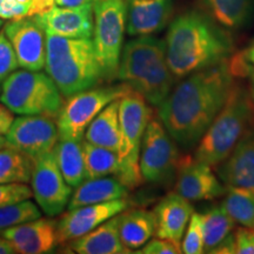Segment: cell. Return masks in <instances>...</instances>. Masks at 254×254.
Here are the masks:
<instances>
[{"label":"cell","mask_w":254,"mask_h":254,"mask_svg":"<svg viewBox=\"0 0 254 254\" xmlns=\"http://www.w3.org/2000/svg\"><path fill=\"white\" fill-rule=\"evenodd\" d=\"M230 59L183 78L159 106V119L183 150L194 148L234 85Z\"/></svg>","instance_id":"cell-1"},{"label":"cell","mask_w":254,"mask_h":254,"mask_svg":"<svg viewBox=\"0 0 254 254\" xmlns=\"http://www.w3.org/2000/svg\"><path fill=\"white\" fill-rule=\"evenodd\" d=\"M165 44L168 66L176 79L220 64L234 53L228 30L199 8L190 9L173 19Z\"/></svg>","instance_id":"cell-2"},{"label":"cell","mask_w":254,"mask_h":254,"mask_svg":"<svg viewBox=\"0 0 254 254\" xmlns=\"http://www.w3.org/2000/svg\"><path fill=\"white\" fill-rule=\"evenodd\" d=\"M117 79L141 94L148 104L160 106L176 80L167 63L165 40L140 36L128 41L122 51Z\"/></svg>","instance_id":"cell-3"},{"label":"cell","mask_w":254,"mask_h":254,"mask_svg":"<svg viewBox=\"0 0 254 254\" xmlns=\"http://www.w3.org/2000/svg\"><path fill=\"white\" fill-rule=\"evenodd\" d=\"M46 73L65 97L90 90L103 80L91 38L46 37Z\"/></svg>","instance_id":"cell-4"},{"label":"cell","mask_w":254,"mask_h":254,"mask_svg":"<svg viewBox=\"0 0 254 254\" xmlns=\"http://www.w3.org/2000/svg\"><path fill=\"white\" fill-rule=\"evenodd\" d=\"M253 119L254 101L250 92L234 82L226 103L196 145L194 158L212 167L219 166L249 131Z\"/></svg>","instance_id":"cell-5"},{"label":"cell","mask_w":254,"mask_h":254,"mask_svg":"<svg viewBox=\"0 0 254 254\" xmlns=\"http://www.w3.org/2000/svg\"><path fill=\"white\" fill-rule=\"evenodd\" d=\"M151 118V107L138 92L131 88L119 99V170L116 177L128 190L135 189L144 180L139 159L142 138Z\"/></svg>","instance_id":"cell-6"},{"label":"cell","mask_w":254,"mask_h":254,"mask_svg":"<svg viewBox=\"0 0 254 254\" xmlns=\"http://www.w3.org/2000/svg\"><path fill=\"white\" fill-rule=\"evenodd\" d=\"M0 103L20 116H58L62 92L47 73L17 71L2 81Z\"/></svg>","instance_id":"cell-7"},{"label":"cell","mask_w":254,"mask_h":254,"mask_svg":"<svg viewBox=\"0 0 254 254\" xmlns=\"http://www.w3.org/2000/svg\"><path fill=\"white\" fill-rule=\"evenodd\" d=\"M93 45L103 79H117L126 28V0H97L93 4Z\"/></svg>","instance_id":"cell-8"},{"label":"cell","mask_w":254,"mask_h":254,"mask_svg":"<svg viewBox=\"0 0 254 254\" xmlns=\"http://www.w3.org/2000/svg\"><path fill=\"white\" fill-rule=\"evenodd\" d=\"M131 87L123 82L106 87H92L68 97L58 113L59 139L82 140L92 120L112 101L122 98Z\"/></svg>","instance_id":"cell-9"},{"label":"cell","mask_w":254,"mask_h":254,"mask_svg":"<svg viewBox=\"0 0 254 254\" xmlns=\"http://www.w3.org/2000/svg\"><path fill=\"white\" fill-rule=\"evenodd\" d=\"M177 142L159 118H151L141 142L140 172L145 182L170 186L176 182L179 165Z\"/></svg>","instance_id":"cell-10"},{"label":"cell","mask_w":254,"mask_h":254,"mask_svg":"<svg viewBox=\"0 0 254 254\" xmlns=\"http://www.w3.org/2000/svg\"><path fill=\"white\" fill-rule=\"evenodd\" d=\"M32 193L41 211L49 217L63 213L72 195V187L60 172L55 151L40 155L34 160L31 177Z\"/></svg>","instance_id":"cell-11"},{"label":"cell","mask_w":254,"mask_h":254,"mask_svg":"<svg viewBox=\"0 0 254 254\" xmlns=\"http://www.w3.org/2000/svg\"><path fill=\"white\" fill-rule=\"evenodd\" d=\"M5 138L6 146L36 160L40 155L55 151L59 133L53 117L21 116L13 120Z\"/></svg>","instance_id":"cell-12"},{"label":"cell","mask_w":254,"mask_h":254,"mask_svg":"<svg viewBox=\"0 0 254 254\" xmlns=\"http://www.w3.org/2000/svg\"><path fill=\"white\" fill-rule=\"evenodd\" d=\"M174 184V192L190 202L214 200L226 193L212 166L194 157L180 158Z\"/></svg>","instance_id":"cell-13"},{"label":"cell","mask_w":254,"mask_h":254,"mask_svg":"<svg viewBox=\"0 0 254 254\" xmlns=\"http://www.w3.org/2000/svg\"><path fill=\"white\" fill-rule=\"evenodd\" d=\"M12 44L19 66L30 71H41L46 62L45 32L33 17L11 20L4 27Z\"/></svg>","instance_id":"cell-14"},{"label":"cell","mask_w":254,"mask_h":254,"mask_svg":"<svg viewBox=\"0 0 254 254\" xmlns=\"http://www.w3.org/2000/svg\"><path fill=\"white\" fill-rule=\"evenodd\" d=\"M44 32L64 38H91L93 36V4L79 6H53L41 14L33 15Z\"/></svg>","instance_id":"cell-15"},{"label":"cell","mask_w":254,"mask_h":254,"mask_svg":"<svg viewBox=\"0 0 254 254\" xmlns=\"http://www.w3.org/2000/svg\"><path fill=\"white\" fill-rule=\"evenodd\" d=\"M129 202L125 198L100 204L80 206L68 209L57 225L58 241L75 240L93 231L109 219L116 217L128 208Z\"/></svg>","instance_id":"cell-16"},{"label":"cell","mask_w":254,"mask_h":254,"mask_svg":"<svg viewBox=\"0 0 254 254\" xmlns=\"http://www.w3.org/2000/svg\"><path fill=\"white\" fill-rule=\"evenodd\" d=\"M1 234L19 254L47 253L59 243L56 222L41 217L9 227Z\"/></svg>","instance_id":"cell-17"},{"label":"cell","mask_w":254,"mask_h":254,"mask_svg":"<svg viewBox=\"0 0 254 254\" xmlns=\"http://www.w3.org/2000/svg\"><path fill=\"white\" fill-rule=\"evenodd\" d=\"M173 0H126V31L129 36H152L164 30L173 14Z\"/></svg>","instance_id":"cell-18"},{"label":"cell","mask_w":254,"mask_h":254,"mask_svg":"<svg viewBox=\"0 0 254 254\" xmlns=\"http://www.w3.org/2000/svg\"><path fill=\"white\" fill-rule=\"evenodd\" d=\"M219 178L225 186L245 189L254 193V129H249L230 155L219 165Z\"/></svg>","instance_id":"cell-19"},{"label":"cell","mask_w":254,"mask_h":254,"mask_svg":"<svg viewBox=\"0 0 254 254\" xmlns=\"http://www.w3.org/2000/svg\"><path fill=\"white\" fill-rule=\"evenodd\" d=\"M193 213L194 209L189 200L176 192L167 194L154 208L155 237L182 244Z\"/></svg>","instance_id":"cell-20"},{"label":"cell","mask_w":254,"mask_h":254,"mask_svg":"<svg viewBox=\"0 0 254 254\" xmlns=\"http://www.w3.org/2000/svg\"><path fill=\"white\" fill-rule=\"evenodd\" d=\"M72 249L79 254H127L132 252L120 239L119 214L75 239Z\"/></svg>","instance_id":"cell-21"},{"label":"cell","mask_w":254,"mask_h":254,"mask_svg":"<svg viewBox=\"0 0 254 254\" xmlns=\"http://www.w3.org/2000/svg\"><path fill=\"white\" fill-rule=\"evenodd\" d=\"M198 8L228 31L245 27L253 17L254 0H196Z\"/></svg>","instance_id":"cell-22"},{"label":"cell","mask_w":254,"mask_h":254,"mask_svg":"<svg viewBox=\"0 0 254 254\" xmlns=\"http://www.w3.org/2000/svg\"><path fill=\"white\" fill-rule=\"evenodd\" d=\"M127 193L128 189L117 177L86 179L72 193L67 206L68 209H73L80 206L113 201L126 198Z\"/></svg>","instance_id":"cell-23"},{"label":"cell","mask_w":254,"mask_h":254,"mask_svg":"<svg viewBox=\"0 0 254 254\" xmlns=\"http://www.w3.org/2000/svg\"><path fill=\"white\" fill-rule=\"evenodd\" d=\"M154 212L146 209H131L119 214V234L128 250L141 249L155 234Z\"/></svg>","instance_id":"cell-24"},{"label":"cell","mask_w":254,"mask_h":254,"mask_svg":"<svg viewBox=\"0 0 254 254\" xmlns=\"http://www.w3.org/2000/svg\"><path fill=\"white\" fill-rule=\"evenodd\" d=\"M120 99V98H119ZM119 99L107 105L88 125L85 140L118 153L120 145Z\"/></svg>","instance_id":"cell-25"},{"label":"cell","mask_w":254,"mask_h":254,"mask_svg":"<svg viewBox=\"0 0 254 254\" xmlns=\"http://www.w3.org/2000/svg\"><path fill=\"white\" fill-rule=\"evenodd\" d=\"M81 142L82 140L59 139L55 147V155L60 172L71 187H77L86 180Z\"/></svg>","instance_id":"cell-26"},{"label":"cell","mask_w":254,"mask_h":254,"mask_svg":"<svg viewBox=\"0 0 254 254\" xmlns=\"http://www.w3.org/2000/svg\"><path fill=\"white\" fill-rule=\"evenodd\" d=\"M34 160L13 147L0 150V185L30 182Z\"/></svg>","instance_id":"cell-27"},{"label":"cell","mask_w":254,"mask_h":254,"mask_svg":"<svg viewBox=\"0 0 254 254\" xmlns=\"http://www.w3.org/2000/svg\"><path fill=\"white\" fill-rule=\"evenodd\" d=\"M81 144L86 179H98L110 174L116 176L118 173L119 159L117 152L93 145L86 140Z\"/></svg>","instance_id":"cell-28"},{"label":"cell","mask_w":254,"mask_h":254,"mask_svg":"<svg viewBox=\"0 0 254 254\" xmlns=\"http://www.w3.org/2000/svg\"><path fill=\"white\" fill-rule=\"evenodd\" d=\"M201 214L204 230V251L209 253L219 243L231 234L234 222L222 206H212Z\"/></svg>","instance_id":"cell-29"},{"label":"cell","mask_w":254,"mask_h":254,"mask_svg":"<svg viewBox=\"0 0 254 254\" xmlns=\"http://www.w3.org/2000/svg\"><path fill=\"white\" fill-rule=\"evenodd\" d=\"M226 198L221 206L234 222L254 228V193L240 187L226 186Z\"/></svg>","instance_id":"cell-30"},{"label":"cell","mask_w":254,"mask_h":254,"mask_svg":"<svg viewBox=\"0 0 254 254\" xmlns=\"http://www.w3.org/2000/svg\"><path fill=\"white\" fill-rule=\"evenodd\" d=\"M40 217V209L30 199L0 206V232Z\"/></svg>","instance_id":"cell-31"},{"label":"cell","mask_w":254,"mask_h":254,"mask_svg":"<svg viewBox=\"0 0 254 254\" xmlns=\"http://www.w3.org/2000/svg\"><path fill=\"white\" fill-rule=\"evenodd\" d=\"M182 251L186 254H201L204 251V230L201 214L193 213L182 240Z\"/></svg>","instance_id":"cell-32"},{"label":"cell","mask_w":254,"mask_h":254,"mask_svg":"<svg viewBox=\"0 0 254 254\" xmlns=\"http://www.w3.org/2000/svg\"><path fill=\"white\" fill-rule=\"evenodd\" d=\"M18 67L19 63L12 44L9 43L5 32H0V82L15 72Z\"/></svg>","instance_id":"cell-33"},{"label":"cell","mask_w":254,"mask_h":254,"mask_svg":"<svg viewBox=\"0 0 254 254\" xmlns=\"http://www.w3.org/2000/svg\"><path fill=\"white\" fill-rule=\"evenodd\" d=\"M32 0H0V19L18 20L30 15Z\"/></svg>","instance_id":"cell-34"},{"label":"cell","mask_w":254,"mask_h":254,"mask_svg":"<svg viewBox=\"0 0 254 254\" xmlns=\"http://www.w3.org/2000/svg\"><path fill=\"white\" fill-rule=\"evenodd\" d=\"M32 190L24 184H5L0 185V206L13 204L21 200L31 199Z\"/></svg>","instance_id":"cell-35"},{"label":"cell","mask_w":254,"mask_h":254,"mask_svg":"<svg viewBox=\"0 0 254 254\" xmlns=\"http://www.w3.org/2000/svg\"><path fill=\"white\" fill-rule=\"evenodd\" d=\"M135 253L141 254H179L183 253L182 244L176 241L163 239V238H155V239L146 243L141 247L140 251Z\"/></svg>","instance_id":"cell-36"},{"label":"cell","mask_w":254,"mask_h":254,"mask_svg":"<svg viewBox=\"0 0 254 254\" xmlns=\"http://www.w3.org/2000/svg\"><path fill=\"white\" fill-rule=\"evenodd\" d=\"M237 254H254V228L241 227L234 234Z\"/></svg>","instance_id":"cell-37"},{"label":"cell","mask_w":254,"mask_h":254,"mask_svg":"<svg viewBox=\"0 0 254 254\" xmlns=\"http://www.w3.org/2000/svg\"><path fill=\"white\" fill-rule=\"evenodd\" d=\"M231 68L233 71L234 75H247L249 77V85H250V95L254 101V66L247 65L243 60L239 58V56H232L230 58Z\"/></svg>","instance_id":"cell-38"},{"label":"cell","mask_w":254,"mask_h":254,"mask_svg":"<svg viewBox=\"0 0 254 254\" xmlns=\"http://www.w3.org/2000/svg\"><path fill=\"white\" fill-rule=\"evenodd\" d=\"M209 253L214 254H234L237 253V246H236V238L234 234H228L221 243H219L217 246Z\"/></svg>","instance_id":"cell-39"},{"label":"cell","mask_w":254,"mask_h":254,"mask_svg":"<svg viewBox=\"0 0 254 254\" xmlns=\"http://www.w3.org/2000/svg\"><path fill=\"white\" fill-rule=\"evenodd\" d=\"M13 112L4 104H0V134H6L13 123Z\"/></svg>","instance_id":"cell-40"},{"label":"cell","mask_w":254,"mask_h":254,"mask_svg":"<svg viewBox=\"0 0 254 254\" xmlns=\"http://www.w3.org/2000/svg\"><path fill=\"white\" fill-rule=\"evenodd\" d=\"M56 6V0H32V7L28 17L41 14Z\"/></svg>","instance_id":"cell-41"},{"label":"cell","mask_w":254,"mask_h":254,"mask_svg":"<svg viewBox=\"0 0 254 254\" xmlns=\"http://www.w3.org/2000/svg\"><path fill=\"white\" fill-rule=\"evenodd\" d=\"M239 58L243 60L244 63H246L247 65L254 66V40L251 43V45L247 47L246 50H244L243 52L239 53Z\"/></svg>","instance_id":"cell-42"},{"label":"cell","mask_w":254,"mask_h":254,"mask_svg":"<svg viewBox=\"0 0 254 254\" xmlns=\"http://www.w3.org/2000/svg\"><path fill=\"white\" fill-rule=\"evenodd\" d=\"M97 0H56L57 6H79L84 4H94Z\"/></svg>","instance_id":"cell-43"},{"label":"cell","mask_w":254,"mask_h":254,"mask_svg":"<svg viewBox=\"0 0 254 254\" xmlns=\"http://www.w3.org/2000/svg\"><path fill=\"white\" fill-rule=\"evenodd\" d=\"M14 250L11 244L5 239L4 237H0V254H13Z\"/></svg>","instance_id":"cell-44"},{"label":"cell","mask_w":254,"mask_h":254,"mask_svg":"<svg viewBox=\"0 0 254 254\" xmlns=\"http://www.w3.org/2000/svg\"><path fill=\"white\" fill-rule=\"evenodd\" d=\"M5 146H6V138L0 134V150H1L2 147H5Z\"/></svg>","instance_id":"cell-45"},{"label":"cell","mask_w":254,"mask_h":254,"mask_svg":"<svg viewBox=\"0 0 254 254\" xmlns=\"http://www.w3.org/2000/svg\"><path fill=\"white\" fill-rule=\"evenodd\" d=\"M1 25H2V21H1V19H0V27H1Z\"/></svg>","instance_id":"cell-46"}]
</instances>
